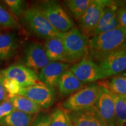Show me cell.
<instances>
[{
    "mask_svg": "<svg viewBox=\"0 0 126 126\" xmlns=\"http://www.w3.org/2000/svg\"><path fill=\"white\" fill-rule=\"evenodd\" d=\"M123 50H126V30L119 26L88 39L86 56L99 63L108 55Z\"/></svg>",
    "mask_w": 126,
    "mask_h": 126,
    "instance_id": "6da1fadb",
    "label": "cell"
},
{
    "mask_svg": "<svg viewBox=\"0 0 126 126\" xmlns=\"http://www.w3.org/2000/svg\"><path fill=\"white\" fill-rule=\"evenodd\" d=\"M60 37L67 63H75L87 55L88 40L78 27L75 26L67 32L61 33Z\"/></svg>",
    "mask_w": 126,
    "mask_h": 126,
    "instance_id": "7a4b0ae2",
    "label": "cell"
},
{
    "mask_svg": "<svg viewBox=\"0 0 126 126\" xmlns=\"http://www.w3.org/2000/svg\"><path fill=\"white\" fill-rule=\"evenodd\" d=\"M23 19L29 31L37 37L47 39L61 35V33L50 24L39 7L26 9L23 13Z\"/></svg>",
    "mask_w": 126,
    "mask_h": 126,
    "instance_id": "3957f363",
    "label": "cell"
},
{
    "mask_svg": "<svg viewBox=\"0 0 126 126\" xmlns=\"http://www.w3.org/2000/svg\"><path fill=\"white\" fill-rule=\"evenodd\" d=\"M39 8L52 26L61 33L67 32L75 27L72 19L57 1H44Z\"/></svg>",
    "mask_w": 126,
    "mask_h": 126,
    "instance_id": "277c9868",
    "label": "cell"
},
{
    "mask_svg": "<svg viewBox=\"0 0 126 126\" xmlns=\"http://www.w3.org/2000/svg\"><path fill=\"white\" fill-rule=\"evenodd\" d=\"M100 85L92 83L71 94L61 103L60 108L72 111L94 106L99 94Z\"/></svg>",
    "mask_w": 126,
    "mask_h": 126,
    "instance_id": "5b68a950",
    "label": "cell"
},
{
    "mask_svg": "<svg viewBox=\"0 0 126 126\" xmlns=\"http://www.w3.org/2000/svg\"><path fill=\"white\" fill-rule=\"evenodd\" d=\"M105 7L103 1L92 0L82 16L77 20L78 29L87 40L101 19Z\"/></svg>",
    "mask_w": 126,
    "mask_h": 126,
    "instance_id": "8992f818",
    "label": "cell"
},
{
    "mask_svg": "<svg viewBox=\"0 0 126 126\" xmlns=\"http://www.w3.org/2000/svg\"><path fill=\"white\" fill-rule=\"evenodd\" d=\"M18 94L30 99L43 109L49 108L56 100L54 88L42 82L28 87L22 88Z\"/></svg>",
    "mask_w": 126,
    "mask_h": 126,
    "instance_id": "52a82bcc",
    "label": "cell"
},
{
    "mask_svg": "<svg viewBox=\"0 0 126 126\" xmlns=\"http://www.w3.org/2000/svg\"><path fill=\"white\" fill-rule=\"evenodd\" d=\"M99 85V94L94 106L107 126H116L114 96L103 84Z\"/></svg>",
    "mask_w": 126,
    "mask_h": 126,
    "instance_id": "ba28073f",
    "label": "cell"
},
{
    "mask_svg": "<svg viewBox=\"0 0 126 126\" xmlns=\"http://www.w3.org/2000/svg\"><path fill=\"white\" fill-rule=\"evenodd\" d=\"M79 81L86 83L105 78L98 64L87 56L69 68Z\"/></svg>",
    "mask_w": 126,
    "mask_h": 126,
    "instance_id": "9c48e42d",
    "label": "cell"
},
{
    "mask_svg": "<svg viewBox=\"0 0 126 126\" xmlns=\"http://www.w3.org/2000/svg\"><path fill=\"white\" fill-rule=\"evenodd\" d=\"M3 78L12 79L21 88L28 87L41 82L36 72L22 64H15L0 71Z\"/></svg>",
    "mask_w": 126,
    "mask_h": 126,
    "instance_id": "30bf717a",
    "label": "cell"
},
{
    "mask_svg": "<svg viewBox=\"0 0 126 126\" xmlns=\"http://www.w3.org/2000/svg\"><path fill=\"white\" fill-rule=\"evenodd\" d=\"M66 111L71 126H107L94 106Z\"/></svg>",
    "mask_w": 126,
    "mask_h": 126,
    "instance_id": "8fae6325",
    "label": "cell"
},
{
    "mask_svg": "<svg viewBox=\"0 0 126 126\" xmlns=\"http://www.w3.org/2000/svg\"><path fill=\"white\" fill-rule=\"evenodd\" d=\"M51 62L47 57L45 46L39 43H31L25 49V66L34 71H40Z\"/></svg>",
    "mask_w": 126,
    "mask_h": 126,
    "instance_id": "7c38bea8",
    "label": "cell"
},
{
    "mask_svg": "<svg viewBox=\"0 0 126 126\" xmlns=\"http://www.w3.org/2000/svg\"><path fill=\"white\" fill-rule=\"evenodd\" d=\"M103 2L105 5L103 14L96 27L91 33L89 38L111 31L120 26L117 18L119 5L117 3L113 1H103Z\"/></svg>",
    "mask_w": 126,
    "mask_h": 126,
    "instance_id": "4fadbf2b",
    "label": "cell"
},
{
    "mask_svg": "<svg viewBox=\"0 0 126 126\" xmlns=\"http://www.w3.org/2000/svg\"><path fill=\"white\" fill-rule=\"evenodd\" d=\"M105 78L117 75L126 70V50L108 55L98 63Z\"/></svg>",
    "mask_w": 126,
    "mask_h": 126,
    "instance_id": "5bb4252c",
    "label": "cell"
},
{
    "mask_svg": "<svg viewBox=\"0 0 126 126\" xmlns=\"http://www.w3.org/2000/svg\"><path fill=\"white\" fill-rule=\"evenodd\" d=\"M70 67V65L66 63L51 61L39 71V80L44 84L54 88L57 86L61 75Z\"/></svg>",
    "mask_w": 126,
    "mask_h": 126,
    "instance_id": "9a60e30c",
    "label": "cell"
},
{
    "mask_svg": "<svg viewBox=\"0 0 126 126\" xmlns=\"http://www.w3.org/2000/svg\"><path fill=\"white\" fill-rule=\"evenodd\" d=\"M85 85V83L79 81L68 69L61 76L57 86L61 94L68 95L84 87Z\"/></svg>",
    "mask_w": 126,
    "mask_h": 126,
    "instance_id": "2e32d148",
    "label": "cell"
},
{
    "mask_svg": "<svg viewBox=\"0 0 126 126\" xmlns=\"http://www.w3.org/2000/svg\"><path fill=\"white\" fill-rule=\"evenodd\" d=\"M45 48L47 57L51 62L66 63L64 47L60 36L47 39L45 41Z\"/></svg>",
    "mask_w": 126,
    "mask_h": 126,
    "instance_id": "e0dca14e",
    "label": "cell"
},
{
    "mask_svg": "<svg viewBox=\"0 0 126 126\" xmlns=\"http://www.w3.org/2000/svg\"><path fill=\"white\" fill-rule=\"evenodd\" d=\"M8 98L15 109L22 112L35 115L42 111L43 108L40 105L24 96L17 94Z\"/></svg>",
    "mask_w": 126,
    "mask_h": 126,
    "instance_id": "ac0fdd59",
    "label": "cell"
},
{
    "mask_svg": "<svg viewBox=\"0 0 126 126\" xmlns=\"http://www.w3.org/2000/svg\"><path fill=\"white\" fill-rule=\"evenodd\" d=\"M35 115L27 114L15 110L7 116L0 119V125L3 126H31Z\"/></svg>",
    "mask_w": 126,
    "mask_h": 126,
    "instance_id": "d6986e66",
    "label": "cell"
},
{
    "mask_svg": "<svg viewBox=\"0 0 126 126\" xmlns=\"http://www.w3.org/2000/svg\"><path fill=\"white\" fill-rule=\"evenodd\" d=\"M18 46V40L14 33L0 34V59L7 60L13 56Z\"/></svg>",
    "mask_w": 126,
    "mask_h": 126,
    "instance_id": "ffe728a7",
    "label": "cell"
},
{
    "mask_svg": "<svg viewBox=\"0 0 126 126\" xmlns=\"http://www.w3.org/2000/svg\"><path fill=\"white\" fill-rule=\"evenodd\" d=\"M102 83L106 86L113 94L126 98V77H114L109 81Z\"/></svg>",
    "mask_w": 126,
    "mask_h": 126,
    "instance_id": "44dd1931",
    "label": "cell"
},
{
    "mask_svg": "<svg viewBox=\"0 0 126 126\" xmlns=\"http://www.w3.org/2000/svg\"><path fill=\"white\" fill-rule=\"evenodd\" d=\"M91 0H67L64 1L66 7L75 20L82 16L90 4Z\"/></svg>",
    "mask_w": 126,
    "mask_h": 126,
    "instance_id": "7402d4cb",
    "label": "cell"
},
{
    "mask_svg": "<svg viewBox=\"0 0 126 126\" xmlns=\"http://www.w3.org/2000/svg\"><path fill=\"white\" fill-rule=\"evenodd\" d=\"M49 126H71L67 111L60 107L54 109L49 114Z\"/></svg>",
    "mask_w": 126,
    "mask_h": 126,
    "instance_id": "603a6c76",
    "label": "cell"
},
{
    "mask_svg": "<svg viewBox=\"0 0 126 126\" xmlns=\"http://www.w3.org/2000/svg\"><path fill=\"white\" fill-rule=\"evenodd\" d=\"M116 126H126V98L114 95Z\"/></svg>",
    "mask_w": 126,
    "mask_h": 126,
    "instance_id": "cb8c5ba5",
    "label": "cell"
},
{
    "mask_svg": "<svg viewBox=\"0 0 126 126\" xmlns=\"http://www.w3.org/2000/svg\"><path fill=\"white\" fill-rule=\"evenodd\" d=\"M0 26L5 28L16 29L19 24L12 16L0 5Z\"/></svg>",
    "mask_w": 126,
    "mask_h": 126,
    "instance_id": "d4e9b609",
    "label": "cell"
},
{
    "mask_svg": "<svg viewBox=\"0 0 126 126\" xmlns=\"http://www.w3.org/2000/svg\"><path fill=\"white\" fill-rule=\"evenodd\" d=\"M3 84L8 97L18 94L22 88L19 83L12 79L3 78Z\"/></svg>",
    "mask_w": 126,
    "mask_h": 126,
    "instance_id": "484cf974",
    "label": "cell"
},
{
    "mask_svg": "<svg viewBox=\"0 0 126 126\" xmlns=\"http://www.w3.org/2000/svg\"><path fill=\"white\" fill-rule=\"evenodd\" d=\"M8 5L12 12L17 16L23 14L25 10V3L21 0H5L4 1Z\"/></svg>",
    "mask_w": 126,
    "mask_h": 126,
    "instance_id": "4316f807",
    "label": "cell"
},
{
    "mask_svg": "<svg viewBox=\"0 0 126 126\" xmlns=\"http://www.w3.org/2000/svg\"><path fill=\"white\" fill-rule=\"evenodd\" d=\"M31 126H49V114L41 111L36 114Z\"/></svg>",
    "mask_w": 126,
    "mask_h": 126,
    "instance_id": "83f0119b",
    "label": "cell"
},
{
    "mask_svg": "<svg viewBox=\"0 0 126 126\" xmlns=\"http://www.w3.org/2000/svg\"><path fill=\"white\" fill-rule=\"evenodd\" d=\"M16 110L9 98L0 103V119H2Z\"/></svg>",
    "mask_w": 126,
    "mask_h": 126,
    "instance_id": "f1b7e54d",
    "label": "cell"
},
{
    "mask_svg": "<svg viewBox=\"0 0 126 126\" xmlns=\"http://www.w3.org/2000/svg\"><path fill=\"white\" fill-rule=\"evenodd\" d=\"M117 18L119 26L126 30V6H119L117 9Z\"/></svg>",
    "mask_w": 126,
    "mask_h": 126,
    "instance_id": "f546056e",
    "label": "cell"
},
{
    "mask_svg": "<svg viewBox=\"0 0 126 126\" xmlns=\"http://www.w3.org/2000/svg\"><path fill=\"white\" fill-rule=\"evenodd\" d=\"M8 98V94L3 84V77L0 75V103Z\"/></svg>",
    "mask_w": 126,
    "mask_h": 126,
    "instance_id": "4dcf8cb0",
    "label": "cell"
},
{
    "mask_svg": "<svg viewBox=\"0 0 126 126\" xmlns=\"http://www.w3.org/2000/svg\"><path fill=\"white\" fill-rule=\"evenodd\" d=\"M0 126H1V125H0Z\"/></svg>",
    "mask_w": 126,
    "mask_h": 126,
    "instance_id": "1f68e13d",
    "label": "cell"
}]
</instances>
